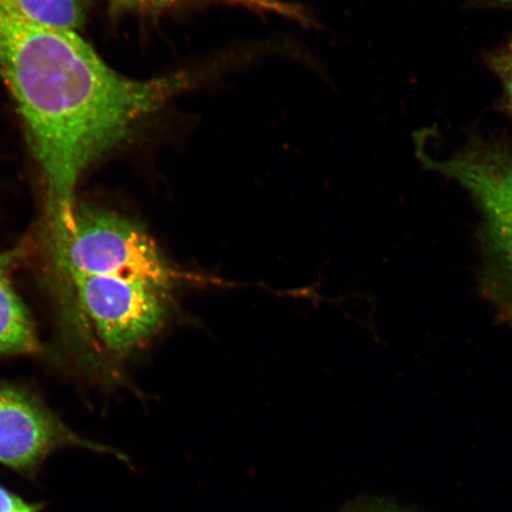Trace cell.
Returning a JSON list of instances; mask_svg holds the SVG:
<instances>
[{
  "label": "cell",
  "instance_id": "3",
  "mask_svg": "<svg viewBox=\"0 0 512 512\" xmlns=\"http://www.w3.org/2000/svg\"><path fill=\"white\" fill-rule=\"evenodd\" d=\"M428 170L453 179L469 192L482 214L486 275L492 299L512 317V144L473 137L446 158L419 146Z\"/></svg>",
  "mask_w": 512,
  "mask_h": 512
},
{
  "label": "cell",
  "instance_id": "8",
  "mask_svg": "<svg viewBox=\"0 0 512 512\" xmlns=\"http://www.w3.org/2000/svg\"><path fill=\"white\" fill-rule=\"evenodd\" d=\"M488 64L501 82L505 100L512 112V42L492 51L488 57Z\"/></svg>",
  "mask_w": 512,
  "mask_h": 512
},
{
  "label": "cell",
  "instance_id": "6",
  "mask_svg": "<svg viewBox=\"0 0 512 512\" xmlns=\"http://www.w3.org/2000/svg\"><path fill=\"white\" fill-rule=\"evenodd\" d=\"M19 16L47 27L76 31L91 0H4Z\"/></svg>",
  "mask_w": 512,
  "mask_h": 512
},
{
  "label": "cell",
  "instance_id": "1",
  "mask_svg": "<svg viewBox=\"0 0 512 512\" xmlns=\"http://www.w3.org/2000/svg\"><path fill=\"white\" fill-rule=\"evenodd\" d=\"M0 72L27 125L47 185L46 229L72 227L83 172L201 79L139 81L115 72L76 31L28 21L0 0Z\"/></svg>",
  "mask_w": 512,
  "mask_h": 512
},
{
  "label": "cell",
  "instance_id": "11",
  "mask_svg": "<svg viewBox=\"0 0 512 512\" xmlns=\"http://www.w3.org/2000/svg\"><path fill=\"white\" fill-rule=\"evenodd\" d=\"M380 512H399V511H389V510H387V511H380Z\"/></svg>",
  "mask_w": 512,
  "mask_h": 512
},
{
  "label": "cell",
  "instance_id": "2",
  "mask_svg": "<svg viewBox=\"0 0 512 512\" xmlns=\"http://www.w3.org/2000/svg\"><path fill=\"white\" fill-rule=\"evenodd\" d=\"M44 274L64 341L95 370L143 348L170 315L169 291L112 262L48 255Z\"/></svg>",
  "mask_w": 512,
  "mask_h": 512
},
{
  "label": "cell",
  "instance_id": "9",
  "mask_svg": "<svg viewBox=\"0 0 512 512\" xmlns=\"http://www.w3.org/2000/svg\"><path fill=\"white\" fill-rule=\"evenodd\" d=\"M38 505L25 502L24 499L12 494L0 486V512H38Z\"/></svg>",
  "mask_w": 512,
  "mask_h": 512
},
{
  "label": "cell",
  "instance_id": "7",
  "mask_svg": "<svg viewBox=\"0 0 512 512\" xmlns=\"http://www.w3.org/2000/svg\"><path fill=\"white\" fill-rule=\"evenodd\" d=\"M191 2H202V0H118V3L125 6V8L140 10H160ZM217 2L243 5L247 8L273 12V14L294 19H305L302 11L297 9L296 6L280 2V0H217Z\"/></svg>",
  "mask_w": 512,
  "mask_h": 512
},
{
  "label": "cell",
  "instance_id": "10",
  "mask_svg": "<svg viewBox=\"0 0 512 512\" xmlns=\"http://www.w3.org/2000/svg\"><path fill=\"white\" fill-rule=\"evenodd\" d=\"M477 2L492 8L512 10V0H477Z\"/></svg>",
  "mask_w": 512,
  "mask_h": 512
},
{
  "label": "cell",
  "instance_id": "4",
  "mask_svg": "<svg viewBox=\"0 0 512 512\" xmlns=\"http://www.w3.org/2000/svg\"><path fill=\"white\" fill-rule=\"evenodd\" d=\"M70 446L113 453L69 430L28 393L0 384V463L27 475L50 453Z\"/></svg>",
  "mask_w": 512,
  "mask_h": 512
},
{
  "label": "cell",
  "instance_id": "5",
  "mask_svg": "<svg viewBox=\"0 0 512 512\" xmlns=\"http://www.w3.org/2000/svg\"><path fill=\"white\" fill-rule=\"evenodd\" d=\"M22 248L0 253V355H41L43 348L27 309L11 283Z\"/></svg>",
  "mask_w": 512,
  "mask_h": 512
}]
</instances>
